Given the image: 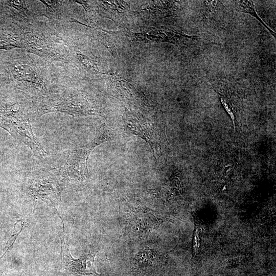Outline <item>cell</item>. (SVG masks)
Here are the masks:
<instances>
[{"mask_svg":"<svg viewBox=\"0 0 276 276\" xmlns=\"http://www.w3.org/2000/svg\"><path fill=\"white\" fill-rule=\"evenodd\" d=\"M12 73L15 79L28 86L39 89L44 88L43 81L34 69L28 65H14Z\"/></svg>","mask_w":276,"mask_h":276,"instance_id":"9","label":"cell"},{"mask_svg":"<svg viewBox=\"0 0 276 276\" xmlns=\"http://www.w3.org/2000/svg\"><path fill=\"white\" fill-rule=\"evenodd\" d=\"M0 127L29 147L38 156L47 154L33 134L27 111L19 103L0 99Z\"/></svg>","mask_w":276,"mask_h":276,"instance_id":"1","label":"cell"},{"mask_svg":"<svg viewBox=\"0 0 276 276\" xmlns=\"http://www.w3.org/2000/svg\"><path fill=\"white\" fill-rule=\"evenodd\" d=\"M220 100L223 107H224L226 111L227 112V113L229 115L231 119L232 120L234 125H235V115L233 112L232 111V109L229 107V106L227 104L226 102L224 101V100L222 98H221Z\"/></svg>","mask_w":276,"mask_h":276,"instance_id":"14","label":"cell"},{"mask_svg":"<svg viewBox=\"0 0 276 276\" xmlns=\"http://www.w3.org/2000/svg\"><path fill=\"white\" fill-rule=\"evenodd\" d=\"M112 134L105 124L96 130L93 140L85 146L74 150L67 154L63 166L60 168L62 175L77 180H84L87 176V162L92 151L98 145L109 141Z\"/></svg>","mask_w":276,"mask_h":276,"instance_id":"2","label":"cell"},{"mask_svg":"<svg viewBox=\"0 0 276 276\" xmlns=\"http://www.w3.org/2000/svg\"><path fill=\"white\" fill-rule=\"evenodd\" d=\"M136 211L129 219V224L132 227L130 229L133 232L132 235L140 239H146L155 225L153 216L142 209Z\"/></svg>","mask_w":276,"mask_h":276,"instance_id":"8","label":"cell"},{"mask_svg":"<svg viewBox=\"0 0 276 276\" xmlns=\"http://www.w3.org/2000/svg\"><path fill=\"white\" fill-rule=\"evenodd\" d=\"M57 169H56V173ZM49 174L43 176L35 182L33 185L34 194L38 195L39 196L45 198L49 199L51 198H56L60 194L61 189L60 180H58L57 178L59 177V174L61 173L60 169L59 174Z\"/></svg>","mask_w":276,"mask_h":276,"instance_id":"7","label":"cell"},{"mask_svg":"<svg viewBox=\"0 0 276 276\" xmlns=\"http://www.w3.org/2000/svg\"><path fill=\"white\" fill-rule=\"evenodd\" d=\"M124 127L127 133L136 135L147 142L156 157L157 143L151 122L133 115L127 114L124 119Z\"/></svg>","mask_w":276,"mask_h":276,"instance_id":"6","label":"cell"},{"mask_svg":"<svg viewBox=\"0 0 276 276\" xmlns=\"http://www.w3.org/2000/svg\"><path fill=\"white\" fill-rule=\"evenodd\" d=\"M22 36L10 31L0 30V50L22 48Z\"/></svg>","mask_w":276,"mask_h":276,"instance_id":"10","label":"cell"},{"mask_svg":"<svg viewBox=\"0 0 276 276\" xmlns=\"http://www.w3.org/2000/svg\"><path fill=\"white\" fill-rule=\"evenodd\" d=\"M22 48L42 57L64 61V50L58 43L41 34L27 32L22 35Z\"/></svg>","mask_w":276,"mask_h":276,"instance_id":"5","label":"cell"},{"mask_svg":"<svg viewBox=\"0 0 276 276\" xmlns=\"http://www.w3.org/2000/svg\"><path fill=\"white\" fill-rule=\"evenodd\" d=\"M45 8V16L51 19H57L60 17L61 13L62 1H40Z\"/></svg>","mask_w":276,"mask_h":276,"instance_id":"12","label":"cell"},{"mask_svg":"<svg viewBox=\"0 0 276 276\" xmlns=\"http://www.w3.org/2000/svg\"><path fill=\"white\" fill-rule=\"evenodd\" d=\"M63 236L61 243V255L64 268L74 276H104L103 273H98L95 268L94 262L96 252L84 255L78 259H74L71 255L68 245V237L65 236L63 219Z\"/></svg>","mask_w":276,"mask_h":276,"instance_id":"4","label":"cell"},{"mask_svg":"<svg viewBox=\"0 0 276 276\" xmlns=\"http://www.w3.org/2000/svg\"><path fill=\"white\" fill-rule=\"evenodd\" d=\"M8 9L15 17L19 20L28 21L31 18V14L25 1L14 0L6 1Z\"/></svg>","mask_w":276,"mask_h":276,"instance_id":"11","label":"cell"},{"mask_svg":"<svg viewBox=\"0 0 276 276\" xmlns=\"http://www.w3.org/2000/svg\"><path fill=\"white\" fill-rule=\"evenodd\" d=\"M239 6L242 8V11L247 13L255 17L269 31V32L275 37V33L272 31L268 26L262 20L256 12L254 5L252 1H238Z\"/></svg>","mask_w":276,"mask_h":276,"instance_id":"13","label":"cell"},{"mask_svg":"<svg viewBox=\"0 0 276 276\" xmlns=\"http://www.w3.org/2000/svg\"><path fill=\"white\" fill-rule=\"evenodd\" d=\"M56 111L74 116L98 114V112L86 99L64 94L42 98L35 109L34 113L40 117L47 113Z\"/></svg>","mask_w":276,"mask_h":276,"instance_id":"3","label":"cell"}]
</instances>
